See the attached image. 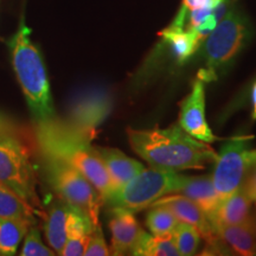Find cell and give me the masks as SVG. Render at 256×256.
Returning a JSON list of instances; mask_svg holds the SVG:
<instances>
[{
	"mask_svg": "<svg viewBox=\"0 0 256 256\" xmlns=\"http://www.w3.org/2000/svg\"><path fill=\"white\" fill-rule=\"evenodd\" d=\"M215 230L217 236L234 254L256 255V232L252 223L220 224L215 226Z\"/></svg>",
	"mask_w": 256,
	"mask_h": 256,
	"instance_id": "cell-16",
	"label": "cell"
},
{
	"mask_svg": "<svg viewBox=\"0 0 256 256\" xmlns=\"http://www.w3.org/2000/svg\"><path fill=\"white\" fill-rule=\"evenodd\" d=\"M250 34L248 18L235 6L202 42L197 52L203 58L204 68L198 78L204 82L215 80L217 72L226 68L243 50Z\"/></svg>",
	"mask_w": 256,
	"mask_h": 256,
	"instance_id": "cell-4",
	"label": "cell"
},
{
	"mask_svg": "<svg viewBox=\"0 0 256 256\" xmlns=\"http://www.w3.org/2000/svg\"><path fill=\"white\" fill-rule=\"evenodd\" d=\"M110 229L112 234L110 250V255L115 256L130 254L142 230L133 212L116 206H112Z\"/></svg>",
	"mask_w": 256,
	"mask_h": 256,
	"instance_id": "cell-12",
	"label": "cell"
},
{
	"mask_svg": "<svg viewBox=\"0 0 256 256\" xmlns=\"http://www.w3.org/2000/svg\"><path fill=\"white\" fill-rule=\"evenodd\" d=\"M86 256H107L110 255V250L106 243L101 224H96L89 238L88 244L84 250Z\"/></svg>",
	"mask_w": 256,
	"mask_h": 256,
	"instance_id": "cell-26",
	"label": "cell"
},
{
	"mask_svg": "<svg viewBox=\"0 0 256 256\" xmlns=\"http://www.w3.org/2000/svg\"><path fill=\"white\" fill-rule=\"evenodd\" d=\"M204 2H206V0H183L177 16H176L174 22H172V24L170 25V26L177 28H185L188 16L190 14L191 10L197 8L198 6H200Z\"/></svg>",
	"mask_w": 256,
	"mask_h": 256,
	"instance_id": "cell-28",
	"label": "cell"
},
{
	"mask_svg": "<svg viewBox=\"0 0 256 256\" xmlns=\"http://www.w3.org/2000/svg\"><path fill=\"white\" fill-rule=\"evenodd\" d=\"M72 208L58 197L48 206L44 220V232L51 249L60 255L68 234L69 216Z\"/></svg>",
	"mask_w": 256,
	"mask_h": 256,
	"instance_id": "cell-14",
	"label": "cell"
},
{
	"mask_svg": "<svg viewBox=\"0 0 256 256\" xmlns=\"http://www.w3.org/2000/svg\"><path fill=\"white\" fill-rule=\"evenodd\" d=\"M32 224L23 218H0V255H16Z\"/></svg>",
	"mask_w": 256,
	"mask_h": 256,
	"instance_id": "cell-20",
	"label": "cell"
},
{
	"mask_svg": "<svg viewBox=\"0 0 256 256\" xmlns=\"http://www.w3.org/2000/svg\"><path fill=\"white\" fill-rule=\"evenodd\" d=\"M178 124L191 136L200 142L212 144L220 138L212 133L206 116V82L198 78L192 89L180 104Z\"/></svg>",
	"mask_w": 256,
	"mask_h": 256,
	"instance_id": "cell-10",
	"label": "cell"
},
{
	"mask_svg": "<svg viewBox=\"0 0 256 256\" xmlns=\"http://www.w3.org/2000/svg\"><path fill=\"white\" fill-rule=\"evenodd\" d=\"M252 200L241 186L229 197L220 200V206L210 220L214 226L220 224L252 223Z\"/></svg>",
	"mask_w": 256,
	"mask_h": 256,
	"instance_id": "cell-15",
	"label": "cell"
},
{
	"mask_svg": "<svg viewBox=\"0 0 256 256\" xmlns=\"http://www.w3.org/2000/svg\"><path fill=\"white\" fill-rule=\"evenodd\" d=\"M126 132L133 151L154 168L200 170L215 162L217 156L210 144L191 136L178 124L152 130L128 127Z\"/></svg>",
	"mask_w": 256,
	"mask_h": 256,
	"instance_id": "cell-1",
	"label": "cell"
},
{
	"mask_svg": "<svg viewBox=\"0 0 256 256\" xmlns=\"http://www.w3.org/2000/svg\"><path fill=\"white\" fill-rule=\"evenodd\" d=\"M256 203V202H255ZM252 224L254 226L255 232H256V204L254 206V210H252Z\"/></svg>",
	"mask_w": 256,
	"mask_h": 256,
	"instance_id": "cell-31",
	"label": "cell"
},
{
	"mask_svg": "<svg viewBox=\"0 0 256 256\" xmlns=\"http://www.w3.org/2000/svg\"><path fill=\"white\" fill-rule=\"evenodd\" d=\"M178 194L194 202L204 211L209 220H211V217L216 212L220 203V197L214 188L211 176L188 177L186 183Z\"/></svg>",
	"mask_w": 256,
	"mask_h": 256,
	"instance_id": "cell-17",
	"label": "cell"
},
{
	"mask_svg": "<svg viewBox=\"0 0 256 256\" xmlns=\"http://www.w3.org/2000/svg\"><path fill=\"white\" fill-rule=\"evenodd\" d=\"M44 176L49 186L60 200L88 217L92 226L100 223V210L104 202L94 185L78 170L55 156L40 153Z\"/></svg>",
	"mask_w": 256,
	"mask_h": 256,
	"instance_id": "cell-5",
	"label": "cell"
},
{
	"mask_svg": "<svg viewBox=\"0 0 256 256\" xmlns=\"http://www.w3.org/2000/svg\"><path fill=\"white\" fill-rule=\"evenodd\" d=\"M31 28L22 19L18 30L8 40L12 66L20 84L34 122L56 119L46 66L38 48L32 43Z\"/></svg>",
	"mask_w": 256,
	"mask_h": 256,
	"instance_id": "cell-3",
	"label": "cell"
},
{
	"mask_svg": "<svg viewBox=\"0 0 256 256\" xmlns=\"http://www.w3.org/2000/svg\"><path fill=\"white\" fill-rule=\"evenodd\" d=\"M95 148L100 154L101 159L104 160V164L114 186V191L122 188L124 184L128 183L130 179L136 177L139 172L145 168L142 162L130 158L120 150L114 148V147L96 146Z\"/></svg>",
	"mask_w": 256,
	"mask_h": 256,
	"instance_id": "cell-13",
	"label": "cell"
},
{
	"mask_svg": "<svg viewBox=\"0 0 256 256\" xmlns=\"http://www.w3.org/2000/svg\"><path fill=\"white\" fill-rule=\"evenodd\" d=\"M159 36L171 46L172 52L179 63H185L190 60L197 52L202 44L194 32L186 28L168 26L159 32Z\"/></svg>",
	"mask_w": 256,
	"mask_h": 256,
	"instance_id": "cell-19",
	"label": "cell"
},
{
	"mask_svg": "<svg viewBox=\"0 0 256 256\" xmlns=\"http://www.w3.org/2000/svg\"><path fill=\"white\" fill-rule=\"evenodd\" d=\"M248 138L238 136L228 140L212 162L211 180L220 200L229 197L241 188L250 154Z\"/></svg>",
	"mask_w": 256,
	"mask_h": 256,
	"instance_id": "cell-8",
	"label": "cell"
},
{
	"mask_svg": "<svg viewBox=\"0 0 256 256\" xmlns=\"http://www.w3.org/2000/svg\"><path fill=\"white\" fill-rule=\"evenodd\" d=\"M241 186L247 196L252 202H256V150H250L247 170Z\"/></svg>",
	"mask_w": 256,
	"mask_h": 256,
	"instance_id": "cell-27",
	"label": "cell"
},
{
	"mask_svg": "<svg viewBox=\"0 0 256 256\" xmlns=\"http://www.w3.org/2000/svg\"><path fill=\"white\" fill-rule=\"evenodd\" d=\"M130 255L138 256H179L171 236H151L142 230L134 243Z\"/></svg>",
	"mask_w": 256,
	"mask_h": 256,
	"instance_id": "cell-22",
	"label": "cell"
},
{
	"mask_svg": "<svg viewBox=\"0 0 256 256\" xmlns=\"http://www.w3.org/2000/svg\"><path fill=\"white\" fill-rule=\"evenodd\" d=\"M252 120H256V82L252 84Z\"/></svg>",
	"mask_w": 256,
	"mask_h": 256,
	"instance_id": "cell-30",
	"label": "cell"
},
{
	"mask_svg": "<svg viewBox=\"0 0 256 256\" xmlns=\"http://www.w3.org/2000/svg\"><path fill=\"white\" fill-rule=\"evenodd\" d=\"M22 256H54L56 252L46 247L42 241L40 229L34 224L28 228L24 238V246L20 252Z\"/></svg>",
	"mask_w": 256,
	"mask_h": 256,
	"instance_id": "cell-25",
	"label": "cell"
},
{
	"mask_svg": "<svg viewBox=\"0 0 256 256\" xmlns=\"http://www.w3.org/2000/svg\"><path fill=\"white\" fill-rule=\"evenodd\" d=\"M179 220L168 208L152 206L146 215V226L154 236H171Z\"/></svg>",
	"mask_w": 256,
	"mask_h": 256,
	"instance_id": "cell-23",
	"label": "cell"
},
{
	"mask_svg": "<svg viewBox=\"0 0 256 256\" xmlns=\"http://www.w3.org/2000/svg\"><path fill=\"white\" fill-rule=\"evenodd\" d=\"M37 210L11 188L0 185V218H23L36 224Z\"/></svg>",
	"mask_w": 256,
	"mask_h": 256,
	"instance_id": "cell-21",
	"label": "cell"
},
{
	"mask_svg": "<svg viewBox=\"0 0 256 256\" xmlns=\"http://www.w3.org/2000/svg\"><path fill=\"white\" fill-rule=\"evenodd\" d=\"M113 108V100L104 89L94 88L84 90L72 101L68 119L63 121L72 130L94 138L96 128L104 122Z\"/></svg>",
	"mask_w": 256,
	"mask_h": 256,
	"instance_id": "cell-9",
	"label": "cell"
},
{
	"mask_svg": "<svg viewBox=\"0 0 256 256\" xmlns=\"http://www.w3.org/2000/svg\"><path fill=\"white\" fill-rule=\"evenodd\" d=\"M179 255H194L200 244V234L194 226L179 222L171 234Z\"/></svg>",
	"mask_w": 256,
	"mask_h": 256,
	"instance_id": "cell-24",
	"label": "cell"
},
{
	"mask_svg": "<svg viewBox=\"0 0 256 256\" xmlns=\"http://www.w3.org/2000/svg\"><path fill=\"white\" fill-rule=\"evenodd\" d=\"M36 138L40 153L55 156L78 170L94 185L104 203L110 200L114 186L92 136L72 130L60 119L36 124Z\"/></svg>",
	"mask_w": 256,
	"mask_h": 256,
	"instance_id": "cell-2",
	"label": "cell"
},
{
	"mask_svg": "<svg viewBox=\"0 0 256 256\" xmlns=\"http://www.w3.org/2000/svg\"><path fill=\"white\" fill-rule=\"evenodd\" d=\"M10 128H14L11 120L8 116H5L2 113H0V130H10Z\"/></svg>",
	"mask_w": 256,
	"mask_h": 256,
	"instance_id": "cell-29",
	"label": "cell"
},
{
	"mask_svg": "<svg viewBox=\"0 0 256 256\" xmlns=\"http://www.w3.org/2000/svg\"><path fill=\"white\" fill-rule=\"evenodd\" d=\"M92 223L80 211L72 208L69 216L68 234L60 255L63 256H81L84 255L89 238L92 232Z\"/></svg>",
	"mask_w": 256,
	"mask_h": 256,
	"instance_id": "cell-18",
	"label": "cell"
},
{
	"mask_svg": "<svg viewBox=\"0 0 256 256\" xmlns=\"http://www.w3.org/2000/svg\"><path fill=\"white\" fill-rule=\"evenodd\" d=\"M186 176L160 168H144L112 194L107 204L136 214L147 209L166 194H178L186 183Z\"/></svg>",
	"mask_w": 256,
	"mask_h": 256,
	"instance_id": "cell-6",
	"label": "cell"
},
{
	"mask_svg": "<svg viewBox=\"0 0 256 256\" xmlns=\"http://www.w3.org/2000/svg\"><path fill=\"white\" fill-rule=\"evenodd\" d=\"M0 185L11 188L38 210L37 179L30 150L14 128L0 130Z\"/></svg>",
	"mask_w": 256,
	"mask_h": 256,
	"instance_id": "cell-7",
	"label": "cell"
},
{
	"mask_svg": "<svg viewBox=\"0 0 256 256\" xmlns=\"http://www.w3.org/2000/svg\"><path fill=\"white\" fill-rule=\"evenodd\" d=\"M152 206H162L168 208L177 217L179 222L194 226L198 230V232L200 234V238H203L206 241L216 236L215 226L208 218L204 211L194 202L188 200L183 194H166V196L154 202Z\"/></svg>",
	"mask_w": 256,
	"mask_h": 256,
	"instance_id": "cell-11",
	"label": "cell"
}]
</instances>
